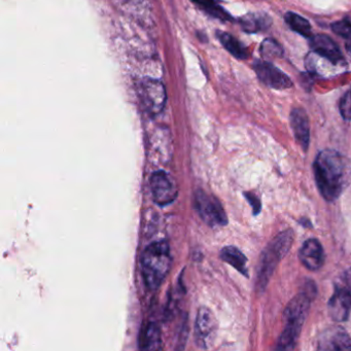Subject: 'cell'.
<instances>
[{
  "label": "cell",
  "instance_id": "cell-18",
  "mask_svg": "<svg viewBox=\"0 0 351 351\" xmlns=\"http://www.w3.org/2000/svg\"><path fill=\"white\" fill-rule=\"evenodd\" d=\"M217 38H219L223 48L233 55L235 58L239 60H244L248 57V51L244 45H242L237 38L232 36L227 32H217Z\"/></svg>",
  "mask_w": 351,
  "mask_h": 351
},
{
  "label": "cell",
  "instance_id": "cell-12",
  "mask_svg": "<svg viewBox=\"0 0 351 351\" xmlns=\"http://www.w3.org/2000/svg\"><path fill=\"white\" fill-rule=\"evenodd\" d=\"M319 350H350L351 339L344 328L334 326L322 332L318 339Z\"/></svg>",
  "mask_w": 351,
  "mask_h": 351
},
{
  "label": "cell",
  "instance_id": "cell-10",
  "mask_svg": "<svg viewBox=\"0 0 351 351\" xmlns=\"http://www.w3.org/2000/svg\"><path fill=\"white\" fill-rule=\"evenodd\" d=\"M328 314L337 322H346L351 312V291L346 287H336L328 304Z\"/></svg>",
  "mask_w": 351,
  "mask_h": 351
},
{
  "label": "cell",
  "instance_id": "cell-2",
  "mask_svg": "<svg viewBox=\"0 0 351 351\" xmlns=\"http://www.w3.org/2000/svg\"><path fill=\"white\" fill-rule=\"evenodd\" d=\"M317 295L315 283L306 280L299 293L291 300L285 312L283 320L285 326L277 340L275 348L277 350H293L297 346L300 332L309 312L310 305Z\"/></svg>",
  "mask_w": 351,
  "mask_h": 351
},
{
  "label": "cell",
  "instance_id": "cell-7",
  "mask_svg": "<svg viewBox=\"0 0 351 351\" xmlns=\"http://www.w3.org/2000/svg\"><path fill=\"white\" fill-rule=\"evenodd\" d=\"M219 324L210 309L201 307L195 322V343L201 349H208L217 339Z\"/></svg>",
  "mask_w": 351,
  "mask_h": 351
},
{
  "label": "cell",
  "instance_id": "cell-26",
  "mask_svg": "<svg viewBox=\"0 0 351 351\" xmlns=\"http://www.w3.org/2000/svg\"><path fill=\"white\" fill-rule=\"evenodd\" d=\"M128 1H130V3H141V1H143V0H128Z\"/></svg>",
  "mask_w": 351,
  "mask_h": 351
},
{
  "label": "cell",
  "instance_id": "cell-13",
  "mask_svg": "<svg viewBox=\"0 0 351 351\" xmlns=\"http://www.w3.org/2000/svg\"><path fill=\"white\" fill-rule=\"evenodd\" d=\"M310 48L316 54L328 59L332 64H340L344 62L342 53L336 43L324 34L312 36L310 38Z\"/></svg>",
  "mask_w": 351,
  "mask_h": 351
},
{
  "label": "cell",
  "instance_id": "cell-23",
  "mask_svg": "<svg viewBox=\"0 0 351 351\" xmlns=\"http://www.w3.org/2000/svg\"><path fill=\"white\" fill-rule=\"evenodd\" d=\"M340 112L344 120L351 121V90L341 99Z\"/></svg>",
  "mask_w": 351,
  "mask_h": 351
},
{
  "label": "cell",
  "instance_id": "cell-9",
  "mask_svg": "<svg viewBox=\"0 0 351 351\" xmlns=\"http://www.w3.org/2000/svg\"><path fill=\"white\" fill-rule=\"evenodd\" d=\"M254 69L258 80L269 88L285 90L293 86L291 79L269 61H256L254 64Z\"/></svg>",
  "mask_w": 351,
  "mask_h": 351
},
{
  "label": "cell",
  "instance_id": "cell-4",
  "mask_svg": "<svg viewBox=\"0 0 351 351\" xmlns=\"http://www.w3.org/2000/svg\"><path fill=\"white\" fill-rule=\"evenodd\" d=\"M293 232L291 230L281 232L263 252L256 270V289L258 293L266 289L277 265L287 256L293 244Z\"/></svg>",
  "mask_w": 351,
  "mask_h": 351
},
{
  "label": "cell",
  "instance_id": "cell-15",
  "mask_svg": "<svg viewBox=\"0 0 351 351\" xmlns=\"http://www.w3.org/2000/svg\"><path fill=\"white\" fill-rule=\"evenodd\" d=\"M240 25L246 34H258L268 29L272 20L266 14L250 13L240 18Z\"/></svg>",
  "mask_w": 351,
  "mask_h": 351
},
{
  "label": "cell",
  "instance_id": "cell-14",
  "mask_svg": "<svg viewBox=\"0 0 351 351\" xmlns=\"http://www.w3.org/2000/svg\"><path fill=\"white\" fill-rule=\"evenodd\" d=\"M291 125L298 145L306 153L310 143V126L309 119L303 108H293L291 110Z\"/></svg>",
  "mask_w": 351,
  "mask_h": 351
},
{
  "label": "cell",
  "instance_id": "cell-22",
  "mask_svg": "<svg viewBox=\"0 0 351 351\" xmlns=\"http://www.w3.org/2000/svg\"><path fill=\"white\" fill-rule=\"evenodd\" d=\"M332 30L339 36L351 42V22L348 19L335 22L332 24Z\"/></svg>",
  "mask_w": 351,
  "mask_h": 351
},
{
  "label": "cell",
  "instance_id": "cell-6",
  "mask_svg": "<svg viewBox=\"0 0 351 351\" xmlns=\"http://www.w3.org/2000/svg\"><path fill=\"white\" fill-rule=\"evenodd\" d=\"M138 96L145 110L152 116H157L165 108V87L161 82L154 79H145L138 84Z\"/></svg>",
  "mask_w": 351,
  "mask_h": 351
},
{
  "label": "cell",
  "instance_id": "cell-16",
  "mask_svg": "<svg viewBox=\"0 0 351 351\" xmlns=\"http://www.w3.org/2000/svg\"><path fill=\"white\" fill-rule=\"evenodd\" d=\"M221 258L223 262L228 263V264L234 267L238 272L241 273L244 276H250L247 266H246L247 258L244 256L243 252L235 246H226V247H223L221 250Z\"/></svg>",
  "mask_w": 351,
  "mask_h": 351
},
{
  "label": "cell",
  "instance_id": "cell-24",
  "mask_svg": "<svg viewBox=\"0 0 351 351\" xmlns=\"http://www.w3.org/2000/svg\"><path fill=\"white\" fill-rule=\"evenodd\" d=\"M244 197H245L246 200L250 202L254 215H258V213H261V210H262V203H261L260 198H258L256 194H254V193H244Z\"/></svg>",
  "mask_w": 351,
  "mask_h": 351
},
{
  "label": "cell",
  "instance_id": "cell-17",
  "mask_svg": "<svg viewBox=\"0 0 351 351\" xmlns=\"http://www.w3.org/2000/svg\"><path fill=\"white\" fill-rule=\"evenodd\" d=\"M139 347L143 350H157L161 348V332L159 326L149 322L141 330Z\"/></svg>",
  "mask_w": 351,
  "mask_h": 351
},
{
  "label": "cell",
  "instance_id": "cell-21",
  "mask_svg": "<svg viewBox=\"0 0 351 351\" xmlns=\"http://www.w3.org/2000/svg\"><path fill=\"white\" fill-rule=\"evenodd\" d=\"M260 53L265 60H273L283 56V49L276 40L267 38L261 45Z\"/></svg>",
  "mask_w": 351,
  "mask_h": 351
},
{
  "label": "cell",
  "instance_id": "cell-20",
  "mask_svg": "<svg viewBox=\"0 0 351 351\" xmlns=\"http://www.w3.org/2000/svg\"><path fill=\"white\" fill-rule=\"evenodd\" d=\"M201 9L204 10L207 14L221 20V21H232V16L219 5L217 0H193Z\"/></svg>",
  "mask_w": 351,
  "mask_h": 351
},
{
  "label": "cell",
  "instance_id": "cell-3",
  "mask_svg": "<svg viewBox=\"0 0 351 351\" xmlns=\"http://www.w3.org/2000/svg\"><path fill=\"white\" fill-rule=\"evenodd\" d=\"M171 263L169 244L164 240L153 242L145 248L141 256V273L149 289H157L163 283Z\"/></svg>",
  "mask_w": 351,
  "mask_h": 351
},
{
  "label": "cell",
  "instance_id": "cell-5",
  "mask_svg": "<svg viewBox=\"0 0 351 351\" xmlns=\"http://www.w3.org/2000/svg\"><path fill=\"white\" fill-rule=\"evenodd\" d=\"M195 205L203 221L210 227H223L228 223L225 209L213 195L204 191H197L195 195Z\"/></svg>",
  "mask_w": 351,
  "mask_h": 351
},
{
  "label": "cell",
  "instance_id": "cell-8",
  "mask_svg": "<svg viewBox=\"0 0 351 351\" xmlns=\"http://www.w3.org/2000/svg\"><path fill=\"white\" fill-rule=\"evenodd\" d=\"M151 190L154 201L160 206L171 204L178 194L173 178L164 171H157L152 176Z\"/></svg>",
  "mask_w": 351,
  "mask_h": 351
},
{
  "label": "cell",
  "instance_id": "cell-19",
  "mask_svg": "<svg viewBox=\"0 0 351 351\" xmlns=\"http://www.w3.org/2000/svg\"><path fill=\"white\" fill-rule=\"evenodd\" d=\"M285 20L291 30L297 32V34H301L304 38H311V25H310L309 22H308L305 18L301 17V16L297 15V14L289 12V13L285 14Z\"/></svg>",
  "mask_w": 351,
  "mask_h": 351
},
{
  "label": "cell",
  "instance_id": "cell-1",
  "mask_svg": "<svg viewBox=\"0 0 351 351\" xmlns=\"http://www.w3.org/2000/svg\"><path fill=\"white\" fill-rule=\"evenodd\" d=\"M316 186L324 200L334 202L351 182V161L335 149H324L313 163Z\"/></svg>",
  "mask_w": 351,
  "mask_h": 351
},
{
  "label": "cell",
  "instance_id": "cell-25",
  "mask_svg": "<svg viewBox=\"0 0 351 351\" xmlns=\"http://www.w3.org/2000/svg\"><path fill=\"white\" fill-rule=\"evenodd\" d=\"M300 223H302V225L305 228L312 227L311 223H310V221L308 219H302L301 221H300Z\"/></svg>",
  "mask_w": 351,
  "mask_h": 351
},
{
  "label": "cell",
  "instance_id": "cell-11",
  "mask_svg": "<svg viewBox=\"0 0 351 351\" xmlns=\"http://www.w3.org/2000/svg\"><path fill=\"white\" fill-rule=\"evenodd\" d=\"M299 258L302 265L308 270H319L326 261L322 243L317 239L306 240L300 248Z\"/></svg>",
  "mask_w": 351,
  "mask_h": 351
}]
</instances>
